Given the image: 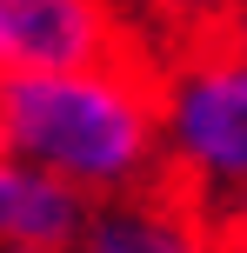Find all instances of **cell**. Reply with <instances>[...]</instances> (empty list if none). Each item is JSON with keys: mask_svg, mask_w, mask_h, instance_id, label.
<instances>
[{"mask_svg": "<svg viewBox=\"0 0 247 253\" xmlns=\"http://www.w3.org/2000/svg\"><path fill=\"white\" fill-rule=\"evenodd\" d=\"M0 153L67 180L87 200L134 193L154 167H167L160 87H147L127 60L0 80Z\"/></svg>", "mask_w": 247, "mask_h": 253, "instance_id": "6da1fadb", "label": "cell"}, {"mask_svg": "<svg viewBox=\"0 0 247 253\" xmlns=\"http://www.w3.org/2000/svg\"><path fill=\"white\" fill-rule=\"evenodd\" d=\"M160 87V147L167 173L194 200H227L247 187V53L214 27L187 60H174Z\"/></svg>", "mask_w": 247, "mask_h": 253, "instance_id": "7a4b0ae2", "label": "cell"}, {"mask_svg": "<svg viewBox=\"0 0 247 253\" xmlns=\"http://www.w3.org/2000/svg\"><path fill=\"white\" fill-rule=\"evenodd\" d=\"M120 27L107 0H0V80L114 67Z\"/></svg>", "mask_w": 247, "mask_h": 253, "instance_id": "3957f363", "label": "cell"}, {"mask_svg": "<svg viewBox=\"0 0 247 253\" xmlns=\"http://www.w3.org/2000/svg\"><path fill=\"white\" fill-rule=\"evenodd\" d=\"M74 253H227V247L214 213L174 180V187H134L114 200H94Z\"/></svg>", "mask_w": 247, "mask_h": 253, "instance_id": "277c9868", "label": "cell"}, {"mask_svg": "<svg viewBox=\"0 0 247 253\" xmlns=\"http://www.w3.org/2000/svg\"><path fill=\"white\" fill-rule=\"evenodd\" d=\"M87 213H94L87 193H74L67 180H53V173H40V167L0 153V247L74 253Z\"/></svg>", "mask_w": 247, "mask_h": 253, "instance_id": "5b68a950", "label": "cell"}, {"mask_svg": "<svg viewBox=\"0 0 247 253\" xmlns=\"http://www.w3.org/2000/svg\"><path fill=\"white\" fill-rule=\"evenodd\" d=\"M214 227H221V247L227 253H247V187L214 207Z\"/></svg>", "mask_w": 247, "mask_h": 253, "instance_id": "8992f818", "label": "cell"}, {"mask_svg": "<svg viewBox=\"0 0 247 253\" xmlns=\"http://www.w3.org/2000/svg\"><path fill=\"white\" fill-rule=\"evenodd\" d=\"M167 7H174V13H187V20H221V27H227V20L247 7V0H167Z\"/></svg>", "mask_w": 247, "mask_h": 253, "instance_id": "52a82bcc", "label": "cell"}, {"mask_svg": "<svg viewBox=\"0 0 247 253\" xmlns=\"http://www.w3.org/2000/svg\"><path fill=\"white\" fill-rule=\"evenodd\" d=\"M221 34H227V40H234V47L247 53V7H241V13H234V20H227V27H221Z\"/></svg>", "mask_w": 247, "mask_h": 253, "instance_id": "ba28073f", "label": "cell"}, {"mask_svg": "<svg viewBox=\"0 0 247 253\" xmlns=\"http://www.w3.org/2000/svg\"><path fill=\"white\" fill-rule=\"evenodd\" d=\"M0 253H47V247H0Z\"/></svg>", "mask_w": 247, "mask_h": 253, "instance_id": "9c48e42d", "label": "cell"}]
</instances>
